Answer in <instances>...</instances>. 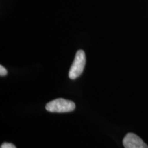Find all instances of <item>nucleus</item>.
<instances>
[{"instance_id":"f257e3e1","label":"nucleus","mask_w":148,"mask_h":148,"mask_svg":"<svg viewBox=\"0 0 148 148\" xmlns=\"http://www.w3.org/2000/svg\"><path fill=\"white\" fill-rule=\"evenodd\" d=\"M75 108L73 101L63 98H58L49 101L45 106V109L51 112H69Z\"/></svg>"},{"instance_id":"f03ea898","label":"nucleus","mask_w":148,"mask_h":148,"mask_svg":"<svg viewBox=\"0 0 148 148\" xmlns=\"http://www.w3.org/2000/svg\"><path fill=\"white\" fill-rule=\"evenodd\" d=\"M85 64H86V55L84 51L79 49L77 51L73 64L69 69V78L75 79L80 76L84 69Z\"/></svg>"},{"instance_id":"7ed1b4c3","label":"nucleus","mask_w":148,"mask_h":148,"mask_svg":"<svg viewBox=\"0 0 148 148\" xmlns=\"http://www.w3.org/2000/svg\"><path fill=\"white\" fill-rule=\"evenodd\" d=\"M125 148H148L143 140L134 133H127L123 140Z\"/></svg>"},{"instance_id":"20e7f679","label":"nucleus","mask_w":148,"mask_h":148,"mask_svg":"<svg viewBox=\"0 0 148 148\" xmlns=\"http://www.w3.org/2000/svg\"><path fill=\"white\" fill-rule=\"evenodd\" d=\"M0 148H16L14 144L10 143H3L1 144Z\"/></svg>"},{"instance_id":"39448f33","label":"nucleus","mask_w":148,"mask_h":148,"mask_svg":"<svg viewBox=\"0 0 148 148\" xmlns=\"http://www.w3.org/2000/svg\"><path fill=\"white\" fill-rule=\"evenodd\" d=\"M8 74V71L7 70L5 69L4 66H3L2 65H0V75L1 76H5Z\"/></svg>"}]
</instances>
